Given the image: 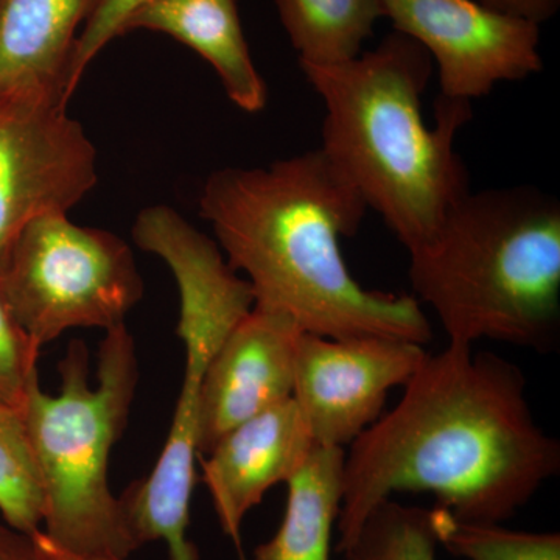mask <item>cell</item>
Here are the masks:
<instances>
[{
	"label": "cell",
	"instance_id": "cell-1",
	"mask_svg": "<svg viewBox=\"0 0 560 560\" xmlns=\"http://www.w3.org/2000/svg\"><path fill=\"white\" fill-rule=\"evenodd\" d=\"M559 470V441L534 418L521 368L448 342L350 444L337 551L393 493L430 492L456 521L503 523Z\"/></svg>",
	"mask_w": 560,
	"mask_h": 560
},
{
	"label": "cell",
	"instance_id": "cell-2",
	"mask_svg": "<svg viewBox=\"0 0 560 560\" xmlns=\"http://www.w3.org/2000/svg\"><path fill=\"white\" fill-rule=\"evenodd\" d=\"M368 206L323 150L268 167L210 173L200 215L234 271L246 275L254 307L290 316L320 337L393 338L427 345L431 324L412 296L364 289L342 257Z\"/></svg>",
	"mask_w": 560,
	"mask_h": 560
},
{
	"label": "cell",
	"instance_id": "cell-3",
	"mask_svg": "<svg viewBox=\"0 0 560 560\" xmlns=\"http://www.w3.org/2000/svg\"><path fill=\"white\" fill-rule=\"evenodd\" d=\"M300 66L326 106L323 153L408 253L425 245L470 191L455 140L471 120V103L440 95L430 128L422 95L433 60L399 32L348 62Z\"/></svg>",
	"mask_w": 560,
	"mask_h": 560
},
{
	"label": "cell",
	"instance_id": "cell-4",
	"mask_svg": "<svg viewBox=\"0 0 560 560\" xmlns=\"http://www.w3.org/2000/svg\"><path fill=\"white\" fill-rule=\"evenodd\" d=\"M416 300L451 342L545 352L560 335V202L533 186L469 191L410 250Z\"/></svg>",
	"mask_w": 560,
	"mask_h": 560
},
{
	"label": "cell",
	"instance_id": "cell-5",
	"mask_svg": "<svg viewBox=\"0 0 560 560\" xmlns=\"http://www.w3.org/2000/svg\"><path fill=\"white\" fill-rule=\"evenodd\" d=\"M58 370V396L44 393L36 378L22 405L43 481L40 530L66 550L127 560L139 548L108 481L110 451L127 427L139 381L127 324L103 338L97 385L90 383L83 341L70 342Z\"/></svg>",
	"mask_w": 560,
	"mask_h": 560
},
{
	"label": "cell",
	"instance_id": "cell-6",
	"mask_svg": "<svg viewBox=\"0 0 560 560\" xmlns=\"http://www.w3.org/2000/svg\"><path fill=\"white\" fill-rule=\"evenodd\" d=\"M0 290L18 326L43 349L70 329L124 326L143 282L119 235L80 226L69 213H46L18 235Z\"/></svg>",
	"mask_w": 560,
	"mask_h": 560
},
{
	"label": "cell",
	"instance_id": "cell-7",
	"mask_svg": "<svg viewBox=\"0 0 560 560\" xmlns=\"http://www.w3.org/2000/svg\"><path fill=\"white\" fill-rule=\"evenodd\" d=\"M68 105L28 92L0 97V270L32 220L69 213L97 184V150Z\"/></svg>",
	"mask_w": 560,
	"mask_h": 560
},
{
	"label": "cell",
	"instance_id": "cell-8",
	"mask_svg": "<svg viewBox=\"0 0 560 560\" xmlns=\"http://www.w3.org/2000/svg\"><path fill=\"white\" fill-rule=\"evenodd\" d=\"M383 18L438 66L441 97L470 102L544 69L540 25L480 0H382Z\"/></svg>",
	"mask_w": 560,
	"mask_h": 560
},
{
	"label": "cell",
	"instance_id": "cell-9",
	"mask_svg": "<svg viewBox=\"0 0 560 560\" xmlns=\"http://www.w3.org/2000/svg\"><path fill=\"white\" fill-rule=\"evenodd\" d=\"M427 357L418 342L337 340L302 331L294 355L293 399L315 444H352L381 418L389 390L407 385Z\"/></svg>",
	"mask_w": 560,
	"mask_h": 560
},
{
	"label": "cell",
	"instance_id": "cell-10",
	"mask_svg": "<svg viewBox=\"0 0 560 560\" xmlns=\"http://www.w3.org/2000/svg\"><path fill=\"white\" fill-rule=\"evenodd\" d=\"M302 331L290 316L259 307L231 330L202 377L198 455H208L235 427L293 397Z\"/></svg>",
	"mask_w": 560,
	"mask_h": 560
},
{
	"label": "cell",
	"instance_id": "cell-11",
	"mask_svg": "<svg viewBox=\"0 0 560 560\" xmlns=\"http://www.w3.org/2000/svg\"><path fill=\"white\" fill-rule=\"evenodd\" d=\"M315 441L293 397L235 427L201 459L202 481L223 533L241 547L248 512L307 460Z\"/></svg>",
	"mask_w": 560,
	"mask_h": 560
},
{
	"label": "cell",
	"instance_id": "cell-12",
	"mask_svg": "<svg viewBox=\"0 0 560 560\" xmlns=\"http://www.w3.org/2000/svg\"><path fill=\"white\" fill-rule=\"evenodd\" d=\"M95 3L0 0V97L28 92L68 102L70 62Z\"/></svg>",
	"mask_w": 560,
	"mask_h": 560
},
{
	"label": "cell",
	"instance_id": "cell-13",
	"mask_svg": "<svg viewBox=\"0 0 560 560\" xmlns=\"http://www.w3.org/2000/svg\"><path fill=\"white\" fill-rule=\"evenodd\" d=\"M135 31L164 33L197 51L238 109L267 106V83L250 57L237 0H151L128 21L125 33Z\"/></svg>",
	"mask_w": 560,
	"mask_h": 560
},
{
	"label": "cell",
	"instance_id": "cell-14",
	"mask_svg": "<svg viewBox=\"0 0 560 560\" xmlns=\"http://www.w3.org/2000/svg\"><path fill=\"white\" fill-rule=\"evenodd\" d=\"M345 448L315 445L285 482V515L278 533L254 550L253 560H330L340 515Z\"/></svg>",
	"mask_w": 560,
	"mask_h": 560
},
{
	"label": "cell",
	"instance_id": "cell-15",
	"mask_svg": "<svg viewBox=\"0 0 560 560\" xmlns=\"http://www.w3.org/2000/svg\"><path fill=\"white\" fill-rule=\"evenodd\" d=\"M300 65L334 66L359 57L382 20V0H276Z\"/></svg>",
	"mask_w": 560,
	"mask_h": 560
},
{
	"label": "cell",
	"instance_id": "cell-16",
	"mask_svg": "<svg viewBox=\"0 0 560 560\" xmlns=\"http://www.w3.org/2000/svg\"><path fill=\"white\" fill-rule=\"evenodd\" d=\"M0 518L32 536L43 529L44 489L22 408L0 405Z\"/></svg>",
	"mask_w": 560,
	"mask_h": 560
},
{
	"label": "cell",
	"instance_id": "cell-17",
	"mask_svg": "<svg viewBox=\"0 0 560 560\" xmlns=\"http://www.w3.org/2000/svg\"><path fill=\"white\" fill-rule=\"evenodd\" d=\"M433 510L383 500L342 550L345 560H436Z\"/></svg>",
	"mask_w": 560,
	"mask_h": 560
},
{
	"label": "cell",
	"instance_id": "cell-18",
	"mask_svg": "<svg viewBox=\"0 0 560 560\" xmlns=\"http://www.w3.org/2000/svg\"><path fill=\"white\" fill-rule=\"evenodd\" d=\"M440 545L467 560H560L559 533L510 529L501 523H467L433 508Z\"/></svg>",
	"mask_w": 560,
	"mask_h": 560
},
{
	"label": "cell",
	"instance_id": "cell-19",
	"mask_svg": "<svg viewBox=\"0 0 560 560\" xmlns=\"http://www.w3.org/2000/svg\"><path fill=\"white\" fill-rule=\"evenodd\" d=\"M151 0H97L90 20L84 24L77 43L75 54L70 62L65 95L70 101L79 90L84 73L95 58L102 54L114 39L125 35L128 21Z\"/></svg>",
	"mask_w": 560,
	"mask_h": 560
},
{
	"label": "cell",
	"instance_id": "cell-20",
	"mask_svg": "<svg viewBox=\"0 0 560 560\" xmlns=\"http://www.w3.org/2000/svg\"><path fill=\"white\" fill-rule=\"evenodd\" d=\"M39 352L18 326L0 290V405L22 408L28 388L39 378Z\"/></svg>",
	"mask_w": 560,
	"mask_h": 560
},
{
	"label": "cell",
	"instance_id": "cell-21",
	"mask_svg": "<svg viewBox=\"0 0 560 560\" xmlns=\"http://www.w3.org/2000/svg\"><path fill=\"white\" fill-rule=\"evenodd\" d=\"M486 7L526 18L541 25L550 21L560 7V0H480Z\"/></svg>",
	"mask_w": 560,
	"mask_h": 560
},
{
	"label": "cell",
	"instance_id": "cell-22",
	"mask_svg": "<svg viewBox=\"0 0 560 560\" xmlns=\"http://www.w3.org/2000/svg\"><path fill=\"white\" fill-rule=\"evenodd\" d=\"M0 560H39L31 536L0 523Z\"/></svg>",
	"mask_w": 560,
	"mask_h": 560
},
{
	"label": "cell",
	"instance_id": "cell-23",
	"mask_svg": "<svg viewBox=\"0 0 560 560\" xmlns=\"http://www.w3.org/2000/svg\"><path fill=\"white\" fill-rule=\"evenodd\" d=\"M31 537L39 560H125L110 558V556L81 555V552L66 550V548L55 544L43 530L32 534Z\"/></svg>",
	"mask_w": 560,
	"mask_h": 560
}]
</instances>
